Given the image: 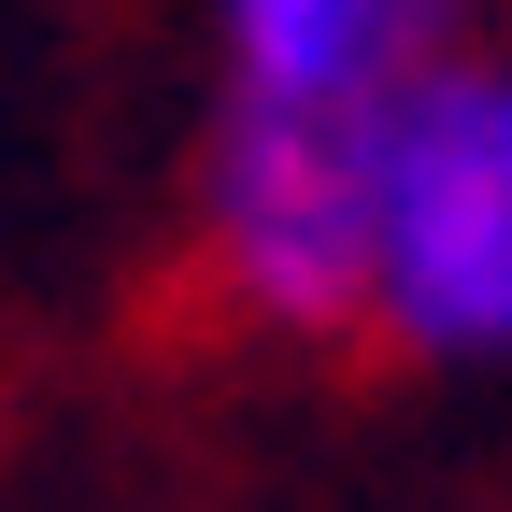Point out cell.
Wrapping results in <instances>:
<instances>
[{
    "label": "cell",
    "instance_id": "cell-1",
    "mask_svg": "<svg viewBox=\"0 0 512 512\" xmlns=\"http://www.w3.org/2000/svg\"><path fill=\"white\" fill-rule=\"evenodd\" d=\"M384 242V100H228L200 157V256L285 342L370 328Z\"/></svg>",
    "mask_w": 512,
    "mask_h": 512
},
{
    "label": "cell",
    "instance_id": "cell-2",
    "mask_svg": "<svg viewBox=\"0 0 512 512\" xmlns=\"http://www.w3.org/2000/svg\"><path fill=\"white\" fill-rule=\"evenodd\" d=\"M370 328H399L441 370H512V114L484 57H441L384 100Z\"/></svg>",
    "mask_w": 512,
    "mask_h": 512
},
{
    "label": "cell",
    "instance_id": "cell-3",
    "mask_svg": "<svg viewBox=\"0 0 512 512\" xmlns=\"http://www.w3.org/2000/svg\"><path fill=\"white\" fill-rule=\"evenodd\" d=\"M470 0H214L242 100H399L456 57Z\"/></svg>",
    "mask_w": 512,
    "mask_h": 512
},
{
    "label": "cell",
    "instance_id": "cell-4",
    "mask_svg": "<svg viewBox=\"0 0 512 512\" xmlns=\"http://www.w3.org/2000/svg\"><path fill=\"white\" fill-rule=\"evenodd\" d=\"M484 72H498V114H512V57H484Z\"/></svg>",
    "mask_w": 512,
    "mask_h": 512
}]
</instances>
